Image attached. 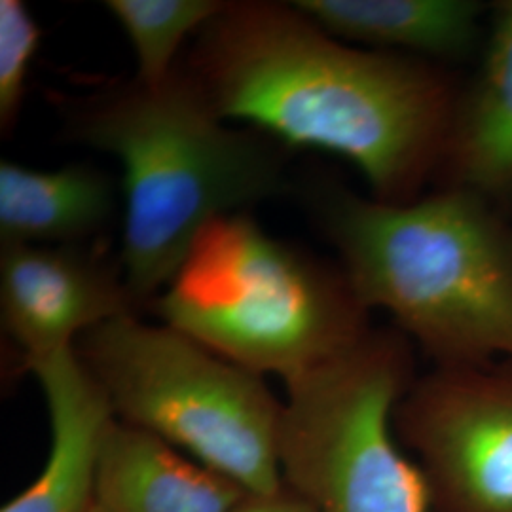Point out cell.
Returning <instances> with one entry per match:
<instances>
[{
    "label": "cell",
    "mask_w": 512,
    "mask_h": 512,
    "mask_svg": "<svg viewBox=\"0 0 512 512\" xmlns=\"http://www.w3.org/2000/svg\"><path fill=\"white\" fill-rule=\"evenodd\" d=\"M92 512H93V509H92Z\"/></svg>",
    "instance_id": "17"
},
{
    "label": "cell",
    "mask_w": 512,
    "mask_h": 512,
    "mask_svg": "<svg viewBox=\"0 0 512 512\" xmlns=\"http://www.w3.org/2000/svg\"><path fill=\"white\" fill-rule=\"evenodd\" d=\"M294 6L342 42L412 55L454 69L476 59L490 4L480 0H296Z\"/></svg>",
    "instance_id": "12"
},
{
    "label": "cell",
    "mask_w": 512,
    "mask_h": 512,
    "mask_svg": "<svg viewBox=\"0 0 512 512\" xmlns=\"http://www.w3.org/2000/svg\"><path fill=\"white\" fill-rule=\"evenodd\" d=\"M222 0H107L137 57L135 78L160 84L177 69L184 40L222 12Z\"/></svg>",
    "instance_id": "14"
},
{
    "label": "cell",
    "mask_w": 512,
    "mask_h": 512,
    "mask_svg": "<svg viewBox=\"0 0 512 512\" xmlns=\"http://www.w3.org/2000/svg\"><path fill=\"white\" fill-rule=\"evenodd\" d=\"M42 40L31 10L21 0H0V129L10 135L25 99L27 78Z\"/></svg>",
    "instance_id": "15"
},
{
    "label": "cell",
    "mask_w": 512,
    "mask_h": 512,
    "mask_svg": "<svg viewBox=\"0 0 512 512\" xmlns=\"http://www.w3.org/2000/svg\"><path fill=\"white\" fill-rule=\"evenodd\" d=\"M249 495L255 494L169 442L114 420L93 512H234Z\"/></svg>",
    "instance_id": "11"
},
{
    "label": "cell",
    "mask_w": 512,
    "mask_h": 512,
    "mask_svg": "<svg viewBox=\"0 0 512 512\" xmlns=\"http://www.w3.org/2000/svg\"><path fill=\"white\" fill-rule=\"evenodd\" d=\"M69 131L122 164L120 264L133 308L150 306L203 228L287 190L279 148L232 128L177 65L160 84H110L69 114Z\"/></svg>",
    "instance_id": "3"
},
{
    "label": "cell",
    "mask_w": 512,
    "mask_h": 512,
    "mask_svg": "<svg viewBox=\"0 0 512 512\" xmlns=\"http://www.w3.org/2000/svg\"><path fill=\"white\" fill-rule=\"evenodd\" d=\"M433 186L480 194L512 211V0L490 2L476 67L461 78Z\"/></svg>",
    "instance_id": "9"
},
{
    "label": "cell",
    "mask_w": 512,
    "mask_h": 512,
    "mask_svg": "<svg viewBox=\"0 0 512 512\" xmlns=\"http://www.w3.org/2000/svg\"><path fill=\"white\" fill-rule=\"evenodd\" d=\"M150 308L220 357L285 384L372 329L338 262L270 236L249 213L209 222Z\"/></svg>",
    "instance_id": "4"
},
{
    "label": "cell",
    "mask_w": 512,
    "mask_h": 512,
    "mask_svg": "<svg viewBox=\"0 0 512 512\" xmlns=\"http://www.w3.org/2000/svg\"><path fill=\"white\" fill-rule=\"evenodd\" d=\"M194 38L181 67L222 120L340 156L378 202H412L433 188L456 69L351 46L293 2H226Z\"/></svg>",
    "instance_id": "1"
},
{
    "label": "cell",
    "mask_w": 512,
    "mask_h": 512,
    "mask_svg": "<svg viewBox=\"0 0 512 512\" xmlns=\"http://www.w3.org/2000/svg\"><path fill=\"white\" fill-rule=\"evenodd\" d=\"M311 205L361 304L435 366L512 361L511 209L454 186L384 203L323 184Z\"/></svg>",
    "instance_id": "2"
},
{
    "label": "cell",
    "mask_w": 512,
    "mask_h": 512,
    "mask_svg": "<svg viewBox=\"0 0 512 512\" xmlns=\"http://www.w3.org/2000/svg\"><path fill=\"white\" fill-rule=\"evenodd\" d=\"M42 389L50 448L37 478L0 512H92L112 414L109 401L74 348L27 363Z\"/></svg>",
    "instance_id": "10"
},
{
    "label": "cell",
    "mask_w": 512,
    "mask_h": 512,
    "mask_svg": "<svg viewBox=\"0 0 512 512\" xmlns=\"http://www.w3.org/2000/svg\"><path fill=\"white\" fill-rule=\"evenodd\" d=\"M122 190L93 165L44 171L0 162L2 245H86L105 236Z\"/></svg>",
    "instance_id": "13"
},
{
    "label": "cell",
    "mask_w": 512,
    "mask_h": 512,
    "mask_svg": "<svg viewBox=\"0 0 512 512\" xmlns=\"http://www.w3.org/2000/svg\"><path fill=\"white\" fill-rule=\"evenodd\" d=\"M414 380L410 340L372 327L346 353L285 384L283 486L315 512H433L395 429Z\"/></svg>",
    "instance_id": "6"
},
{
    "label": "cell",
    "mask_w": 512,
    "mask_h": 512,
    "mask_svg": "<svg viewBox=\"0 0 512 512\" xmlns=\"http://www.w3.org/2000/svg\"><path fill=\"white\" fill-rule=\"evenodd\" d=\"M74 351L116 420L169 442L251 494L283 488V403L264 376L133 313L84 332Z\"/></svg>",
    "instance_id": "5"
},
{
    "label": "cell",
    "mask_w": 512,
    "mask_h": 512,
    "mask_svg": "<svg viewBox=\"0 0 512 512\" xmlns=\"http://www.w3.org/2000/svg\"><path fill=\"white\" fill-rule=\"evenodd\" d=\"M139 315L120 260L101 241L86 245H2L0 321L33 363L74 348L88 330L120 315Z\"/></svg>",
    "instance_id": "8"
},
{
    "label": "cell",
    "mask_w": 512,
    "mask_h": 512,
    "mask_svg": "<svg viewBox=\"0 0 512 512\" xmlns=\"http://www.w3.org/2000/svg\"><path fill=\"white\" fill-rule=\"evenodd\" d=\"M395 429L433 512H512V361L433 366L404 393Z\"/></svg>",
    "instance_id": "7"
},
{
    "label": "cell",
    "mask_w": 512,
    "mask_h": 512,
    "mask_svg": "<svg viewBox=\"0 0 512 512\" xmlns=\"http://www.w3.org/2000/svg\"><path fill=\"white\" fill-rule=\"evenodd\" d=\"M234 512H315L287 486L274 494L249 495Z\"/></svg>",
    "instance_id": "16"
}]
</instances>
